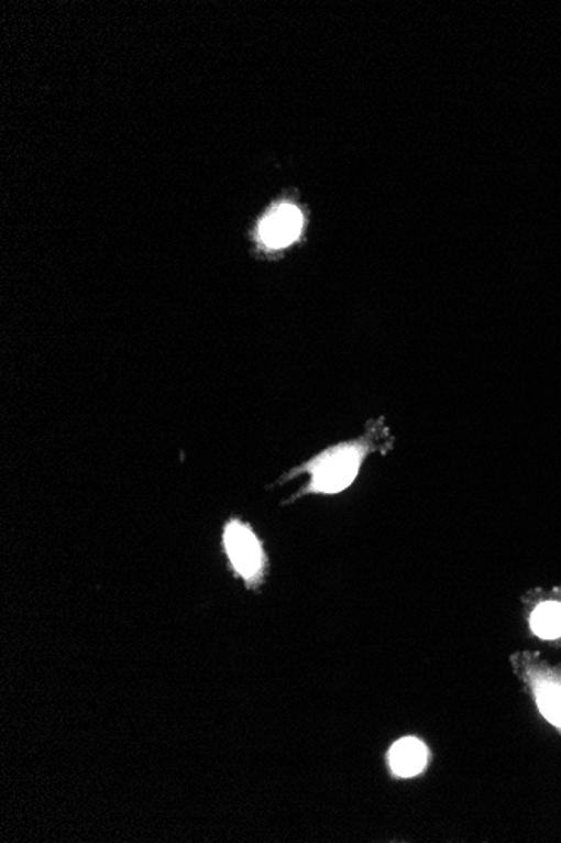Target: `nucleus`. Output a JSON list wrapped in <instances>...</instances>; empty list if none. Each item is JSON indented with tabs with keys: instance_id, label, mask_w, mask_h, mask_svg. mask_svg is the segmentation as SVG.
<instances>
[{
	"instance_id": "nucleus-2",
	"label": "nucleus",
	"mask_w": 561,
	"mask_h": 843,
	"mask_svg": "<svg viewBox=\"0 0 561 843\" xmlns=\"http://www.w3.org/2000/svg\"><path fill=\"white\" fill-rule=\"evenodd\" d=\"M226 555L235 574L249 590L261 587L267 572V555L253 527L241 518H231L222 533Z\"/></svg>"
},
{
	"instance_id": "nucleus-5",
	"label": "nucleus",
	"mask_w": 561,
	"mask_h": 843,
	"mask_svg": "<svg viewBox=\"0 0 561 843\" xmlns=\"http://www.w3.org/2000/svg\"><path fill=\"white\" fill-rule=\"evenodd\" d=\"M430 751L417 737H404L392 746L388 765L397 778H414L429 766Z\"/></svg>"
},
{
	"instance_id": "nucleus-4",
	"label": "nucleus",
	"mask_w": 561,
	"mask_h": 843,
	"mask_svg": "<svg viewBox=\"0 0 561 843\" xmlns=\"http://www.w3.org/2000/svg\"><path fill=\"white\" fill-rule=\"evenodd\" d=\"M305 218L296 206L280 205L271 209L260 225V240L267 250H283L301 234Z\"/></svg>"
},
{
	"instance_id": "nucleus-6",
	"label": "nucleus",
	"mask_w": 561,
	"mask_h": 843,
	"mask_svg": "<svg viewBox=\"0 0 561 843\" xmlns=\"http://www.w3.org/2000/svg\"><path fill=\"white\" fill-rule=\"evenodd\" d=\"M529 625L543 639L561 638V601L547 600L534 607Z\"/></svg>"
},
{
	"instance_id": "nucleus-3",
	"label": "nucleus",
	"mask_w": 561,
	"mask_h": 843,
	"mask_svg": "<svg viewBox=\"0 0 561 843\" xmlns=\"http://www.w3.org/2000/svg\"><path fill=\"white\" fill-rule=\"evenodd\" d=\"M518 661L525 665V677L541 714L561 731V672L541 667L535 660L519 657Z\"/></svg>"
},
{
	"instance_id": "nucleus-1",
	"label": "nucleus",
	"mask_w": 561,
	"mask_h": 843,
	"mask_svg": "<svg viewBox=\"0 0 561 843\" xmlns=\"http://www.w3.org/2000/svg\"><path fill=\"white\" fill-rule=\"evenodd\" d=\"M394 441L391 426L385 418L372 419L362 436L324 448L314 458H309L308 461L283 475V479L277 480L276 485L288 482L295 477L308 475V483L289 501H286V504L306 495H337L355 482L370 455L388 453L394 447Z\"/></svg>"
}]
</instances>
